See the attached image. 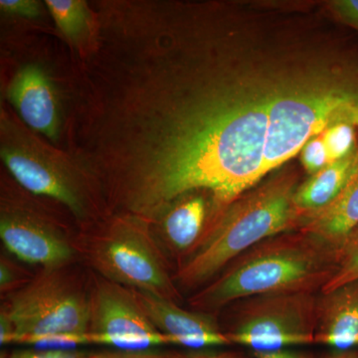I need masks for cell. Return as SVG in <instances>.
Masks as SVG:
<instances>
[{
    "instance_id": "cell-24",
    "label": "cell",
    "mask_w": 358,
    "mask_h": 358,
    "mask_svg": "<svg viewBox=\"0 0 358 358\" xmlns=\"http://www.w3.org/2000/svg\"><path fill=\"white\" fill-rule=\"evenodd\" d=\"M13 280V271L9 268L6 264L1 262L0 265V286L1 289L6 288L11 284Z\"/></svg>"
},
{
    "instance_id": "cell-1",
    "label": "cell",
    "mask_w": 358,
    "mask_h": 358,
    "mask_svg": "<svg viewBox=\"0 0 358 358\" xmlns=\"http://www.w3.org/2000/svg\"><path fill=\"white\" fill-rule=\"evenodd\" d=\"M194 20L154 8L122 13L88 69L78 159L110 203L136 217L162 218L196 190L226 209L265 176L282 76L237 72Z\"/></svg>"
},
{
    "instance_id": "cell-2",
    "label": "cell",
    "mask_w": 358,
    "mask_h": 358,
    "mask_svg": "<svg viewBox=\"0 0 358 358\" xmlns=\"http://www.w3.org/2000/svg\"><path fill=\"white\" fill-rule=\"evenodd\" d=\"M336 124L358 129V74L282 76L268 112L265 176Z\"/></svg>"
},
{
    "instance_id": "cell-10",
    "label": "cell",
    "mask_w": 358,
    "mask_h": 358,
    "mask_svg": "<svg viewBox=\"0 0 358 358\" xmlns=\"http://www.w3.org/2000/svg\"><path fill=\"white\" fill-rule=\"evenodd\" d=\"M6 98L28 128L51 141H58L62 117L60 99L42 66H22L7 87Z\"/></svg>"
},
{
    "instance_id": "cell-5",
    "label": "cell",
    "mask_w": 358,
    "mask_h": 358,
    "mask_svg": "<svg viewBox=\"0 0 358 358\" xmlns=\"http://www.w3.org/2000/svg\"><path fill=\"white\" fill-rule=\"evenodd\" d=\"M0 157L28 192L50 197L83 218L86 200L76 166L2 112Z\"/></svg>"
},
{
    "instance_id": "cell-16",
    "label": "cell",
    "mask_w": 358,
    "mask_h": 358,
    "mask_svg": "<svg viewBox=\"0 0 358 358\" xmlns=\"http://www.w3.org/2000/svg\"><path fill=\"white\" fill-rule=\"evenodd\" d=\"M206 201L199 194L179 199L162 216L164 234L169 243L178 250L190 248L203 229Z\"/></svg>"
},
{
    "instance_id": "cell-22",
    "label": "cell",
    "mask_w": 358,
    "mask_h": 358,
    "mask_svg": "<svg viewBox=\"0 0 358 358\" xmlns=\"http://www.w3.org/2000/svg\"><path fill=\"white\" fill-rule=\"evenodd\" d=\"M331 7L339 20L358 31V0H336Z\"/></svg>"
},
{
    "instance_id": "cell-8",
    "label": "cell",
    "mask_w": 358,
    "mask_h": 358,
    "mask_svg": "<svg viewBox=\"0 0 358 358\" xmlns=\"http://www.w3.org/2000/svg\"><path fill=\"white\" fill-rule=\"evenodd\" d=\"M88 334L91 343L131 353L169 343L148 320L136 294L107 282L96 287L90 303Z\"/></svg>"
},
{
    "instance_id": "cell-17",
    "label": "cell",
    "mask_w": 358,
    "mask_h": 358,
    "mask_svg": "<svg viewBox=\"0 0 358 358\" xmlns=\"http://www.w3.org/2000/svg\"><path fill=\"white\" fill-rule=\"evenodd\" d=\"M48 8L61 34L78 50L85 51L95 44L96 14L83 0H46Z\"/></svg>"
},
{
    "instance_id": "cell-7",
    "label": "cell",
    "mask_w": 358,
    "mask_h": 358,
    "mask_svg": "<svg viewBox=\"0 0 358 358\" xmlns=\"http://www.w3.org/2000/svg\"><path fill=\"white\" fill-rule=\"evenodd\" d=\"M4 313L13 324L15 343L89 333L90 303L55 278H42L13 294Z\"/></svg>"
},
{
    "instance_id": "cell-6",
    "label": "cell",
    "mask_w": 358,
    "mask_h": 358,
    "mask_svg": "<svg viewBox=\"0 0 358 358\" xmlns=\"http://www.w3.org/2000/svg\"><path fill=\"white\" fill-rule=\"evenodd\" d=\"M228 338L253 352L289 350L315 343L319 303L312 292L254 296Z\"/></svg>"
},
{
    "instance_id": "cell-14",
    "label": "cell",
    "mask_w": 358,
    "mask_h": 358,
    "mask_svg": "<svg viewBox=\"0 0 358 358\" xmlns=\"http://www.w3.org/2000/svg\"><path fill=\"white\" fill-rule=\"evenodd\" d=\"M300 227L303 234L338 251L358 228V171L331 204L301 217Z\"/></svg>"
},
{
    "instance_id": "cell-19",
    "label": "cell",
    "mask_w": 358,
    "mask_h": 358,
    "mask_svg": "<svg viewBox=\"0 0 358 358\" xmlns=\"http://www.w3.org/2000/svg\"><path fill=\"white\" fill-rule=\"evenodd\" d=\"M355 126L350 124H336L322 131L327 154L331 162L350 155L357 147Z\"/></svg>"
},
{
    "instance_id": "cell-21",
    "label": "cell",
    "mask_w": 358,
    "mask_h": 358,
    "mask_svg": "<svg viewBox=\"0 0 358 358\" xmlns=\"http://www.w3.org/2000/svg\"><path fill=\"white\" fill-rule=\"evenodd\" d=\"M1 13L23 18H37L41 15L42 6L36 0H1Z\"/></svg>"
},
{
    "instance_id": "cell-12",
    "label": "cell",
    "mask_w": 358,
    "mask_h": 358,
    "mask_svg": "<svg viewBox=\"0 0 358 358\" xmlns=\"http://www.w3.org/2000/svg\"><path fill=\"white\" fill-rule=\"evenodd\" d=\"M138 303L148 320L169 339V343L192 348L225 345L230 339L219 331L210 317L181 310L171 300L138 291Z\"/></svg>"
},
{
    "instance_id": "cell-15",
    "label": "cell",
    "mask_w": 358,
    "mask_h": 358,
    "mask_svg": "<svg viewBox=\"0 0 358 358\" xmlns=\"http://www.w3.org/2000/svg\"><path fill=\"white\" fill-rule=\"evenodd\" d=\"M357 171L358 145L350 155L310 176L294 193V203L301 218L331 204Z\"/></svg>"
},
{
    "instance_id": "cell-20",
    "label": "cell",
    "mask_w": 358,
    "mask_h": 358,
    "mask_svg": "<svg viewBox=\"0 0 358 358\" xmlns=\"http://www.w3.org/2000/svg\"><path fill=\"white\" fill-rule=\"evenodd\" d=\"M301 160L310 176L331 164L322 134L313 136L301 150Z\"/></svg>"
},
{
    "instance_id": "cell-3",
    "label": "cell",
    "mask_w": 358,
    "mask_h": 358,
    "mask_svg": "<svg viewBox=\"0 0 358 358\" xmlns=\"http://www.w3.org/2000/svg\"><path fill=\"white\" fill-rule=\"evenodd\" d=\"M296 188L294 174H280L238 197L179 270V282L201 284L256 244L300 224L294 203Z\"/></svg>"
},
{
    "instance_id": "cell-23",
    "label": "cell",
    "mask_w": 358,
    "mask_h": 358,
    "mask_svg": "<svg viewBox=\"0 0 358 358\" xmlns=\"http://www.w3.org/2000/svg\"><path fill=\"white\" fill-rule=\"evenodd\" d=\"M14 341V329L10 320L6 315V313H1L0 317V343L1 345Z\"/></svg>"
},
{
    "instance_id": "cell-4",
    "label": "cell",
    "mask_w": 358,
    "mask_h": 358,
    "mask_svg": "<svg viewBox=\"0 0 358 358\" xmlns=\"http://www.w3.org/2000/svg\"><path fill=\"white\" fill-rule=\"evenodd\" d=\"M334 250L301 232L267 240L245 256L199 298L206 307L219 308L249 296L312 292L333 274Z\"/></svg>"
},
{
    "instance_id": "cell-11",
    "label": "cell",
    "mask_w": 358,
    "mask_h": 358,
    "mask_svg": "<svg viewBox=\"0 0 358 358\" xmlns=\"http://www.w3.org/2000/svg\"><path fill=\"white\" fill-rule=\"evenodd\" d=\"M0 238L13 255L34 265L56 267L73 254L64 240L26 212L2 211Z\"/></svg>"
},
{
    "instance_id": "cell-13",
    "label": "cell",
    "mask_w": 358,
    "mask_h": 358,
    "mask_svg": "<svg viewBox=\"0 0 358 358\" xmlns=\"http://www.w3.org/2000/svg\"><path fill=\"white\" fill-rule=\"evenodd\" d=\"M315 343L339 352L358 345V281L324 294L317 308Z\"/></svg>"
},
{
    "instance_id": "cell-9",
    "label": "cell",
    "mask_w": 358,
    "mask_h": 358,
    "mask_svg": "<svg viewBox=\"0 0 358 358\" xmlns=\"http://www.w3.org/2000/svg\"><path fill=\"white\" fill-rule=\"evenodd\" d=\"M95 263L113 282L171 300L173 289L157 255L140 231L119 226L96 247Z\"/></svg>"
},
{
    "instance_id": "cell-18",
    "label": "cell",
    "mask_w": 358,
    "mask_h": 358,
    "mask_svg": "<svg viewBox=\"0 0 358 358\" xmlns=\"http://www.w3.org/2000/svg\"><path fill=\"white\" fill-rule=\"evenodd\" d=\"M358 281V228L346 238L336 253V262L333 274L322 288V293L327 294Z\"/></svg>"
}]
</instances>
